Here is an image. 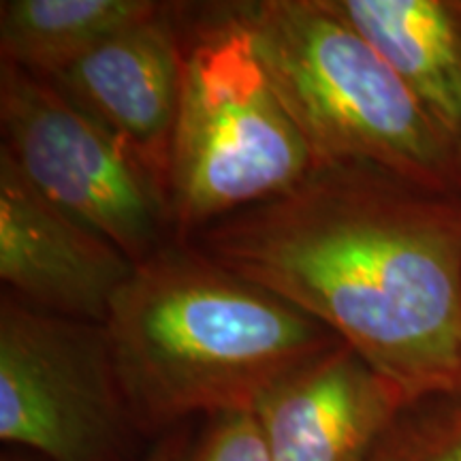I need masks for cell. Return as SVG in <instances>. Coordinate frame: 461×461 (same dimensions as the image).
<instances>
[{
    "label": "cell",
    "instance_id": "5",
    "mask_svg": "<svg viewBox=\"0 0 461 461\" xmlns=\"http://www.w3.org/2000/svg\"><path fill=\"white\" fill-rule=\"evenodd\" d=\"M146 438L101 322L67 319L5 293L0 302V440L48 461H137Z\"/></svg>",
    "mask_w": 461,
    "mask_h": 461
},
{
    "label": "cell",
    "instance_id": "2",
    "mask_svg": "<svg viewBox=\"0 0 461 461\" xmlns=\"http://www.w3.org/2000/svg\"><path fill=\"white\" fill-rule=\"evenodd\" d=\"M115 370L143 436L252 412L282 378L342 344L303 310L173 241L109 308Z\"/></svg>",
    "mask_w": 461,
    "mask_h": 461
},
{
    "label": "cell",
    "instance_id": "11",
    "mask_svg": "<svg viewBox=\"0 0 461 461\" xmlns=\"http://www.w3.org/2000/svg\"><path fill=\"white\" fill-rule=\"evenodd\" d=\"M163 7L149 0H3L0 62L54 77L122 28Z\"/></svg>",
    "mask_w": 461,
    "mask_h": 461
},
{
    "label": "cell",
    "instance_id": "10",
    "mask_svg": "<svg viewBox=\"0 0 461 461\" xmlns=\"http://www.w3.org/2000/svg\"><path fill=\"white\" fill-rule=\"evenodd\" d=\"M461 152V0H325Z\"/></svg>",
    "mask_w": 461,
    "mask_h": 461
},
{
    "label": "cell",
    "instance_id": "4",
    "mask_svg": "<svg viewBox=\"0 0 461 461\" xmlns=\"http://www.w3.org/2000/svg\"><path fill=\"white\" fill-rule=\"evenodd\" d=\"M182 90L169 194L177 241L272 199L312 169L269 84L238 3L176 5Z\"/></svg>",
    "mask_w": 461,
    "mask_h": 461
},
{
    "label": "cell",
    "instance_id": "1",
    "mask_svg": "<svg viewBox=\"0 0 461 461\" xmlns=\"http://www.w3.org/2000/svg\"><path fill=\"white\" fill-rule=\"evenodd\" d=\"M186 241L322 322L408 403L461 393V193L314 167Z\"/></svg>",
    "mask_w": 461,
    "mask_h": 461
},
{
    "label": "cell",
    "instance_id": "8",
    "mask_svg": "<svg viewBox=\"0 0 461 461\" xmlns=\"http://www.w3.org/2000/svg\"><path fill=\"white\" fill-rule=\"evenodd\" d=\"M48 82L112 131L169 194L182 90L173 3L112 34Z\"/></svg>",
    "mask_w": 461,
    "mask_h": 461
},
{
    "label": "cell",
    "instance_id": "14",
    "mask_svg": "<svg viewBox=\"0 0 461 461\" xmlns=\"http://www.w3.org/2000/svg\"><path fill=\"white\" fill-rule=\"evenodd\" d=\"M190 440H193V431H190L188 423H184L180 428L167 431V434L157 438V442H154L141 457H137V461H182L190 447ZM3 461L17 459L5 457Z\"/></svg>",
    "mask_w": 461,
    "mask_h": 461
},
{
    "label": "cell",
    "instance_id": "7",
    "mask_svg": "<svg viewBox=\"0 0 461 461\" xmlns=\"http://www.w3.org/2000/svg\"><path fill=\"white\" fill-rule=\"evenodd\" d=\"M135 265L45 199L0 149V280L43 312L105 325Z\"/></svg>",
    "mask_w": 461,
    "mask_h": 461
},
{
    "label": "cell",
    "instance_id": "6",
    "mask_svg": "<svg viewBox=\"0 0 461 461\" xmlns=\"http://www.w3.org/2000/svg\"><path fill=\"white\" fill-rule=\"evenodd\" d=\"M0 149L22 176L135 267L177 241L167 190L48 79L0 62Z\"/></svg>",
    "mask_w": 461,
    "mask_h": 461
},
{
    "label": "cell",
    "instance_id": "3",
    "mask_svg": "<svg viewBox=\"0 0 461 461\" xmlns=\"http://www.w3.org/2000/svg\"><path fill=\"white\" fill-rule=\"evenodd\" d=\"M269 84L314 167L366 163L461 193V152L389 62L325 0L238 3Z\"/></svg>",
    "mask_w": 461,
    "mask_h": 461
},
{
    "label": "cell",
    "instance_id": "13",
    "mask_svg": "<svg viewBox=\"0 0 461 461\" xmlns=\"http://www.w3.org/2000/svg\"><path fill=\"white\" fill-rule=\"evenodd\" d=\"M182 461H272L255 412L207 417Z\"/></svg>",
    "mask_w": 461,
    "mask_h": 461
},
{
    "label": "cell",
    "instance_id": "12",
    "mask_svg": "<svg viewBox=\"0 0 461 461\" xmlns=\"http://www.w3.org/2000/svg\"><path fill=\"white\" fill-rule=\"evenodd\" d=\"M370 461H461V393L408 403Z\"/></svg>",
    "mask_w": 461,
    "mask_h": 461
},
{
    "label": "cell",
    "instance_id": "9",
    "mask_svg": "<svg viewBox=\"0 0 461 461\" xmlns=\"http://www.w3.org/2000/svg\"><path fill=\"white\" fill-rule=\"evenodd\" d=\"M406 406V397L342 342L282 378L252 412L272 461H370Z\"/></svg>",
    "mask_w": 461,
    "mask_h": 461
}]
</instances>
